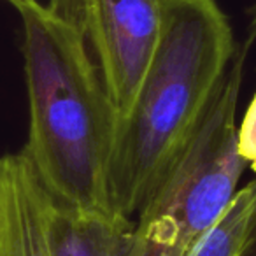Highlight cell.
<instances>
[{"label": "cell", "instance_id": "1", "mask_svg": "<svg viewBox=\"0 0 256 256\" xmlns=\"http://www.w3.org/2000/svg\"><path fill=\"white\" fill-rule=\"evenodd\" d=\"M23 23L28 140L22 153L56 204L116 212L110 164L118 112L84 37L37 0H14Z\"/></svg>", "mask_w": 256, "mask_h": 256}, {"label": "cell", "instance_id": "2", "mask_svg": "<svg viewBox=\"0 0 256 256\" xmlns=\"http://www.w3.org/2000/svg\"><path fill=\"white\" fill-rule=\"evenodd\" d=\"M218 0H162V30L134 104L118 121L110 200L136 220L193 139L235 56Z\"/></svg>", "mask_w": 256, "mask_h": 256}, {"label": "cell", "instance_id": "3", "mask_svg": "<svg viewBox=\"0 0 256 256\" xmlns=\"http://www.w3.org/2000/svg\"><path fill=\"white\" fill-rule=\"evenodd\" d=\"M246 56L242 46L235 51L202 124L137 214L132 256H192L237 193L246 170L237 153Z\"/></svg>", "mask_w": 256, "mask_h": 256}, {"label": "cell", "instance_id": "4", "mask_svg": "<svg viewBox=\"0 0 256 256\" xmlns=\"http://www.w3.org/2000/svg\"><path fill=\"white\" fill-rule=\"evenodd\" d=\"M95 60L118 121L130 110L162 30V0H48Z\"/></svg>", "mask_w": 256, "mask_h": 256}, {"label": "cell", "instance_id": "5", "mask_svg": "<svg viewBox=\"0 0 256 256\" xmlns=\"http://www.w3.org/2000/svg\"><path fill=\"white\" fill-rule=\"evenodd\" d=\"M51 206L22 151L0 158V256H51Z\"/></svg>", "mask_w": 256, "mask_h": 256}, {"label": "cell", "instance_id": "6", "mask_svg": "<svg viewBox=\"0 0 256 256\" xmlns=\"http://www.w3.org/2000/svg\"><path fill=\"white\" fill-rule=\"evenodd\" d=\"M48 235L51 256H132L136 220L53 200Z\"/></svg>", "mask_w": 256, "mask_h": 256}, {"label": "cell", "instance_id": "7", "mask_svg": "<svg viewBox=\"0 0 256 256\" xmlns=\"http://www.w3.org/2000/svg\"><path fill=\"white\" fill-rule=\"evenodd\" d=\"M256 214V176L237 190L223 216L198 242L192 256H240Z\"/></svg>", "mask_w": 256, "mask_h": 256}, {"label": "cell", "instance_id": "8", "mask_svg": "<svg viewBox=\"0 0 256 256\" xmlns=\"http://www.w3.org/2000/svg\"><path fill=\"white\" fill-rule=\"evenodd\" d=\"M237 153L246 168L256 174V93L246 109L244 118L237 123Z\"/></svg>", "mask_w": 256, "mask_h": 256}, {"label": "cell", "instance_id": "9", "mask_svg": "<svg viewBox=\"0 0 256 256\" xmlns=\"http://www.w3.org/2000/svg\"><path fill=\"white\" fill-rule=\"evenodd\" d=\"M240 256H256V214H254V220H252V226H251V232H249L246 248Z\"/></svg>", "mask_w": 256, "mask_h": 256}, {"label": "cell", "instance_id": "10", "mask_svg": "<svg viewBox=\"0 0 256 256\" xmlns=\"http://www.w3.org/2000/svg\"><path fill=\"white\" fill-rule=\"evenodd\" d=\"M8 2H11V4H12V2H14V0H8Z\"/></svg>", "mask_w": 256, "mask_h": 256}]
</instances>
